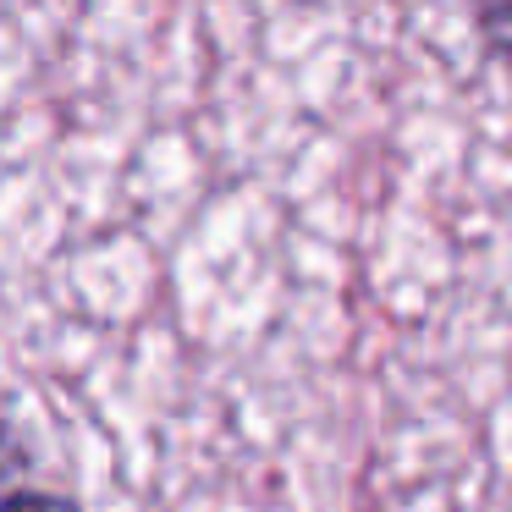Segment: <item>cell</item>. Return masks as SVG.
Listing matches in <instances>:
<instances>
[{"mask_svg": "<svg viewBox=\"0 0 512 512\" xmlns=\"http://www.w3.org/2000/svg\"><path fill=\"white\" fill-rule=\"evenodd\" d=\"M474 28L490 56L512 72V0H474Z\"/></svg>", "mask_w": 512, "mask_h": 512, "instance_id": "cell-1", "label": "cell"}, {"mask_svg": "<svg viewBox=\"0 0 512 512\" xmlns=\"http://www.w3.org/2000/svg\"><path fill=\"white\" fill-rule=\"evenodd\" d=\"M6 512H78V507L61 501V496H50V490H23L17 485L12 496H6Z\"/></svg>", "mask_w": 512, "mask_h": 512, "instance_id": "cell-2", "label": "cell"}]
</instances>
